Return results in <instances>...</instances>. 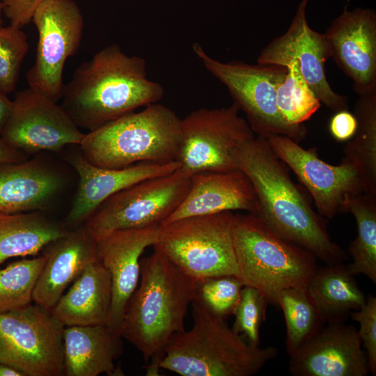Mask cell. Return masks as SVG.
<instances>
[{
    "label": "cell",
    "instance_id": "7c38bea8",
    "mask_svg": "<svg viewBox=\"0 0 376 376\" xmlns=\"http://www.w3.org/2000/svg\"><path fill=\"white\" fill-rule=\"evenodd\" d=\"M32 21L38 40L26 80L29 88L57 102L63 95L65 61L77 53L81 42L83 15L73 0H47L37 8Z\"/></svg>",
    "mask_w": 376,
    "mask_h": 376
},
{
    "label": "cell",
    "instance_id": "44dd1931",
    "mask_svg": "<svg viewBox=\"0 0 376 376\" xmlns=\"http://www.w3.org/2000/svg\"><path fill=\"white\" fill-rule=\"evenodd\" d=\"M43 250L46 261L33 298L35 304L52 311L68 285L98 256L95 240L84 226L68 230Z\"/></svg>",
    "mask_w": 376,
    "mask_h": 376
},
{
    "label": "cell",
    "instance_id": "83f0119b",
    "mask_svg": "<svg viewBox=\"0 0 376 376\" xmlns=\"http://www.w3.org/2000/svg\"><path fill=\"white\" fill-rule=\"evenodd\" d=\"M345 212L357 222V235L346 251L352 262L347 265L354 276L365 275L376 283V195L359 193L348 197Z\"/></svg>",
    "mask_w": 376,
    "mask_h": 376
},
{
    "label": "cell",
    "instance_id": "e0dca14e",
    "mask_svg": "<svg viewBox=\"0 0 376 376\" xmlns=\"http://www.w3.org/2000/svg\"><path fill=\"white\" fill-rule=\"evenodd\" d=\"M357 329L345 322L326 323L290 357L294 376H367V355Z\"/></svg>",
    "mask_w": 376,
    "mask_h": 376
},
{
    "label": "cell",
    "instance_id": "b9f144b4",
    "mask_svg": "<svg viewBox=\"0 0 376 376\" xmlns=\"http://www.w3.org/2000/svg\"><path fill=\"white\" fill-rule=\"evenodd\" d=\"M347 1H350V0H347Z\"/></svg>",
    "mask_w": 376,
    "mask_h": 376
},
{
    "label": "cell",
    "instance_id": "9a60e30c",
    "mask_svg": "<svg viewBox=\"0 0 376 376\" xmlns=\"http://www.w3.org/2000/svg\"><path fill=\"white\" fill-rule=\"evenodd\" d=\"M266 138L277 157L308 190L322 217L332 219L345 213L348 197L363 193L359 174L351 165L327 164L319 157L316 148L304 149L287 136L270 134Z\"/></svg>",
    "mask_w": 376,
    "mask_h": 376
},
{
    "label": "cell",
    "instance_id": "8992f818",
    "mask_svg": "<svg viewBox=\"0 0 376 376\" xmlns=\"http://www.w3.org/2000/svg\"><path fill=\"white\" fill-rule=\"evenodd\" d=\"M180 122L169 107L151 104L85 134L79 144L82 155L107 169L176 161Z\"/></svg>",
    "mask_w": 376,
    "mask_h": 376
},
{
    "label": "cell",
    "instance_id": "8d00e7d4",
    "mask_svg": "<svg viewBox=\"0 0 376 376\" xmlns=\"http://www.w3.org/2000/svg\"><path fill=\"white\" fill-rule=\"evenodd\" d=\"M357 128V121L354 115L348 110L335 112L329 123L331 135L338 141L351 139Z\"/></svg>",
    "mask_w": 376,
    "mask_h": 376
},
{
    "label": "cell",
    "instance_id": "836d02e7",
    "mask_svg": "<svg viewBox=\"0 0 376 376\" xmlns=\"http://www.w3.org/2000/svg\"><path fill=\"white\" fill-rule=\"evenodd\" d=\"M267 299L257 289L244 285L234 312V332L242 336L251 345L260 346V328L266 319Z\"/></svg>",
    "mask_w": 376,
    "mask_h": 376
},
{
    "label": "cell",
    "instance_id": "3957f363",
    "mask_svg": "<svg viewBox=\"0 0 376 376\" xmlns=\"http://www.w3.org/2000/svg\"><path fill=\"white\" fill-rule=\"evenodd\" d=\"M141 260L140 282L127 306L120 335L142 354L148 373L157 364L171 336L185 330L196 281L184 274L160 250Z\"/></svg>",
    "mask_w": 376,
    "mask_h": 376
},
{
    "label": "cell",
    "instance_id": "f1b7e54d",
    "mask_svg": "<svg viewBox=\"0 0 376 376\" xmlns=\"http://www.w3.org/2000/svg\"><path fill=\"white\" fill-rule=\"evenodd\" d=\"M286 325L285 347L290 357L325 324L312 301L306 288L282 290L277 299Z\"/></svg>",
    "mask_w": 376,
    "mask_h": 376
},
{
    "label": "cell",
    "instance_id": "52a82bcc",
    "mask_svg": "<svg viewBox=\"0 0 376 376\" xmlns=\"http://www.w3.org/2000/svg\"><path fill=\"white\" fill-rule=\"evenodd\" d=\"M232 211L162 224L154 247L184 274L198 281L238 271L232 237Z\"/></svg>",
    "mask_w": 376,
    "mask_h": 376
},
{
    "label": "cell",
    "instance_id": "4316f807",
    "mask_svg": "<svg viewBox=\"0 0 376 376\" xmlns=\"http://www.w3.org/2000/svg\"><path fill=\"white\" fill-rule=\"evenodd\" d=\"M353 114L357 128L344 147L341 162L357 171L363 193L376 195V93L359 96Z\"/></svg>",
    "mask_w": 376,
    "mask_h": 376
},
{
    "label": "cell",
    "instance_id": "cb8c5ba5",
    "mask_svg": "<svg viewBox=\"0 0 376 376\" xmlns=\"http://www.w3.org/2000/svg\"><path fill=\"white\" fill-rule=\"evenodd\" d=\"M111 295L110 274L97 258L84 268L51 312L64 327L107 324Z\"/></svg>",
    "mask_w": 376,
    "mask_h": 376
},
{
    "label": "cell",
    "instance_id": "4dcf8cb0",
    "mask_svg": "<svg viewBox=\"0 0 376 376\" xmlns=\"http://www.w3.org/2000/svg\"><path fill=\"white\" fill-rule=\"evenodd\" d=\"M46 261L42 255L22 259L0 269V313L27 306L33 301V290Z\"/></svg>",
    "mask_w": 376,
    "mask_h": 376
},
{
    "label": "cell",
    "instance_id": "9c48e42d",
    "mask_svg": "<svg viewBox=\"0 0 376 376\" xmlns=\"http://www.w3.org/2000/svg\"><path fill=\"white\" fill-rule=\"evenodd\" d=\"M191 176L180 167L131 185L104 201L84 227L95 240L116 230L161 225L184 199Z\"/></svg>",
    "mask_w": 376,
    "mask_h": 376
},
{
    "label": "cell",
    "instance_id": "2e32d148",
    "mask_svg": "<svg viewBox=\"0 0 376 376\" xmlns=\"http://www.w3.org/2000/svg\"><path fill=\"white\" fill-rule=\"evenodd\" d=\"M324 35L331 58L352 79L359 96L376 93V13L355 8L335 18Z\"/></svg>",
    "mask_w": 376,
    "mask_h": 376
},
{
    "label": "cell",
    "instance_id": "ab89813d",
    "mask_svg": "<svg viewBox=\"0 0 376 376\" xmlns=\"http://www.w3.org/2000/svg\"><path fill=\"white\" fill-rule=\"evenodd\" d=\"M0 376H26L22 371L9 365L0 363Z\"/></svg>",
    "mask_w": 376,
    "mask_h": 376
},
{
    "label": "cell",
    "instance_id": "484cf974",
    "mask_svg": "<svg viewBox=\"0 0 376 376\" xmlns=\"http://www.w3.org/2000/svg\"><path fill=\"white\" fill-rule=\"evenodd\" d=\"M68 231L42 211L0 212V265L11 258L38 255Z\"/></svg>",
    "mask_w": 376,
    "mask_h": 376
},
{
    "label": "cell",
    "instance_id": "5bb4252c",
    "mask_svg": "<svg viewBox=\"0 0 376 376\" xmlns=\"http://www.w3.org/2000/svg\"><path fill=\"white\" fill-rule=\"evenodd\" d=\"M308 0H301L286 31L271 40L260 52L257 63L284 65L297 61L300 72L321 104L337 112L348 110V98L335 92L325 72L331 58L324 33L312 29L307 20Z\"/></svg>",
    "mask_w": 376,
    "mask_h": 376
},
{
    "label": "cell",
    "instance_id": "d6a6232c",
    "mask_svg": "<svg viewBox=\"0 0 376 376\" xmlns=\"http://www.w3.org/2000/svg\"><path fill=\"white\" fill-rule=\"evenodd\" d=\"M21 29L0 27V91L6 95L15 91L29 49L27 36Z\"/></svg>",
    "mask_w": 376,
    "mask_h": 376
},
{
    "label": "cell",
    "instance_id": "8fae6325",
    "mask_svg": "<svg viewBox=\"0 0 376 376\" xmlns=\"http://www.w3.org/2000/svg\"><path fill=\"white\" fill-rule=\"evenodd\" d=\"M63 329L36 304L0 313V363L26 376L63 375Z\"/></svg>",
    "mask_w": 376,
    "mask_h": 376
},
{
    "label": "cell",
    "instance_id": "30bf717a",
    "mask_svg": "<svg viewBox=\"0 0 376 376\" xmlns=\"http://www.w3.org/2000/svg\"><path fill=\"white\" fill-rule=\"evenodd\" d=\"M234 102L228 107L193 111L180 122V141L176 161L190 175L226 172L237 169L235 152L255 137Z\"/></svg>",
    "mask_w": 376,
    "mask_h": 376
},
{
    "label": "cell",
    "instance_id": "74e56055",
    "mask_svg": "<svg viewBox=\"0 0 376 376\" xmlns=\"http://www.w3.org/2000/svg\"><path fill=\"white\" fill-rule=\"evenodd\" d=\"M24 154L8 146L0 137V166L22 162L25 159Z\"/></svg>",
    "mask_w": 376,
    "mask_h": 376
},
{
    "label": "cell",
    "instance_id": "f546056e",
    "mask_svg": "<svg viewBox=\"0 0 376 376\" xmlns=\"http://www.w3.org/2000/svg\"><path fill=\"white\" fill-rule=\"evenodd\" d=\"M283 66L287 73L276 86L277 107L287 123L302 125L320 109L321 102L303 77L297 60Z\"/></svg>",
    "mask_w": 376,
    "mask_h": 376
},
{
    "label": "cell",
    "instance_id": "ffe728a7",
    "mask_svg": "<svg viewBox=\"0 0 376 376\" xmlns=\"http://www.w3.org/2000/svg\"><path fill=\"white\" fill-rule=\"evenodd\" d=\"M258 210L253 187L242 171L201 172L191 175L186 196L164 223L224 211L256 214Z\"/></svg>",
    "mask_w": 376,
    "mask_h": 376
},
{
    "label": "cell",
    "instance_id": "ba28073f",
    "mask_svg": "<svg viewBox=\"0 0 376 376\" xmlns=\"http://www.w3.org/2000/svg\"><path fill=\"white\" fill-rule=\"evenodd\" d=\"M193 49L205 68L228 89L254 133L264 137L287 136L297 143L306 137V127L289 124L277 107L276 86L287 73L285 66L238 61L224 63L209 56L198 43Z\"/></svg>",
    "mask_w": 376,
    "mask_h": 376
},
{
    "label": "cell",
    "instance_id": "ac0fdd59",
    "mask_svg": "<svg viewBox=\"0 0 376 376\" xmlns=\"http://www.w3.org/2000/svg\"><path fill=\"white\" fill-rule=\"evenodd\" d=\"M159 227L116 230L95 240L98 258L111 281L107 324L120 334L127 306L140 279V257L147 247L156 244Z\"/></svg>",
    "mask_w": 376,
    "mask_h": 376
},
{
    "label": "cell",
    "instance_id": "e575fe53",
    "mask_svg": "<svg viewBox=\"0 0 376 376\" xmlns=\"http://www.w3.org/2000/svg\"><path fill=\"white\" fill-rule=\"evenodd\" d=\"M350 316L358 322V331L362 346L367 355L370 372L376 375V297L372 294L366 296V302L358 310L352 311Z\"/></svg>",
    "mask_w": 376,
    "mask_h": 376
},
{
    "label": "cell",
    "instance_id": "4fadbf2b",
    "mask_svg": "<svg viewBox=\"0 0 376 376\" xmlns=\"http://www.w3.org/2000/svg\"><path fill=\"white\" fill-rule=\"evenodd\" d=\"M11 114L1 133L10 147L24 153L58 151L80 144L85 134L57 102L29 88L15 93Z\"/></svg>",
    "mask_w": 376,
    "mask_h": 376
},
{
    "label": "cell",
    "instance_id": "f35d334b",
    "mask_svg": "<svg viewBox=\"0 0 376 376\" xmlns=\"http://www.w3.org/2000/svg\"><path fill=\"white\" fill-rule=\"evenodd\" d=\"M13 106V102L0 91V134L11 114Z\"/></svg>",
    "mask_w": 376,
    "mask_h": 376
},
{
    "label": "cell",
    "instance_id": "7402d4cb",
    "mask_svg": "<svg viewBox=\"0 0 376 376\" xmlns=\"http://www.w3.org/2000/svg\"><path fill=\"white\" fill-rule=\"evenodd\" d=\"M123 337L108 324L64 327L63 375H120L115 361L123 354Z\"/></svg>",
    "mask_w": 376,
    "mask_h": 376
},
{
    "label": "cell",
    "instance_id": "d6986e66",
    "mask_svg": "<svg viewBox=\"0 0 376 376\" xmlns=\"http://www.w3.org/2000/svg\"><path fill=\"white\" fill-rule=\"evenodd\" d=\"M79 177V185L66 224L78 226L84 223L107 198L143 180L169 174L180 167L177 161L146 162L122 169L95 166L82 155L70 159Z\"/></svg>",
    "mask_w": 376,
    "mask_h": 376
},
{
    "label": "cell",
    "instance_id": "d590c367",
    "mask_svg": "<svg viewBox=\"0 0 376 376\" xmlns=\"http://www.w3.org/2000/svg\"><path fill=\"white\" fill-rule=\"evenodd\" d=\"M47 0H3V13L10 25L22 29L29 24L37 8Z\"/></svg>",
    "mask_w": 376,
    "mask_h": 376
},
{
    "label": "cell",
    "instance_id": "5b68a950",
    "mask_svg": "<svg viewBox=\"0 0 376 376\" xmlns=\"http://www.w3.org/2000/svg\"><path fill=\"white\" fill-rule=\"evenodd\" d=\"M232 237L237 278L274 306L284 289L306 288L318 267L313 253L283 239L253 214H234Z\"/></svg>",
    "mask_w": 376,
    "mask_h": 376
},
{
    "label": "cell",
    "instance_id": "277c9868",
    "mask_svg": "<svg viewBox=\"0 0 376 376\" xmlns=\"http://www.w3.org/2000/svg\"><path fill=\"white\" fill-rule=\"evenodd\" d=\"M191 305L192 327L171 336L158 369L182 376H251L277 356L274 347L251 345L197 299Z\"/></svg>",
    "mask_w": 376,
    "mask_h": 376
},
{
    "label": "cell",
    "instance_id": "60d3db41",
    "mask_svg": "<svg viewBox=\"0 0 376 376\" xmlns=\"http://www.w3.org/2000/svg\"><path fill=\"white\" fill-rule=\"evenodd\" d=\"M3 7H4V4H3V1H0V27L2 26L1 25H2V23H3L2 14H3Z\"/></svg>",
    "mask_w": 376,
    "mask_h": 376
},
{
    "label": "cell",
    "instance_id": "6da1fadb",
    "mask_svg": "<svg viewBox=\"0 0 376 376\" xmlns=\"http://www.w3.org/2000/svg\"><path fill=\"white\" fill-rule=\"evenodd\" d=\"M234 156L237 169L253 187L258 203L254 215L276 235L306 249L327 265L349 260L346 251L332 240L323 217L313 210L266 137L257 135L247 141Z\"/></svg>",
    "mask_w": 376,
    "mask_h": 376
},
{
    "label": "cell",
    "instance_id": "603a6c76",
    "mask_svg": "<svg viewBox=\"0 0 376 376\" xmlns=\"http://www.w3.org/2000/svg\"><path fill=\"white\" fill-rule=\"evenodd\" d=\"M57 171L36 159L0 166V212L46 210L63 187Z\"/></svg>",
    "mask_w": 376,
    "mask_h": 376
},
{
    "label": "cell",
    "instance_id": "1f68e13d",
    "mask_svg": "<svg viewBox=\"0 0 376 376\" xmlns=\"http://www.w3.org/2000/svg\"><path fill=\"white\" fill-rule=\"evenodd\" d=\"M243 286L233 275L204 278L196 281L195 299L214 314L226 318L234 314Z\"/></svg>",
    "mask_w": 376,
    "mask_h": 376
},
{
    "label": "cell",
    "instance_id": "d4e9b609",
    "mask_svg": "<svg viewBox=\"0 0 376 376\" xmlns=\"http://www.w3.org/2000/svg\"><path fill=\"white\" fill-rule=\"evenodd\" d=\"M354 276L343 263L318 267L306 290L325 324L345 322L366 302Z\"/></svg>",
    "mask_w": 376,
    "mask_h": 376
},
{
    "label": "cell",
    "instance_id": "7a4b0ae2",
    "mask_svg": "<svg viewBox=\"0 0 376 376\" xmlns=\"http://www.w3.org/2000/svg\"><path fill=\"white\" fill-rule=\"evenodd\" d=\"M164 93L162 85L147 78L144 58L111 44L75 70L64 85L61 106L79 127L90 132L157 103Z\"/></svg>",
    "mask_w": 376,
    "mask_h": 376
}]
</instances>
